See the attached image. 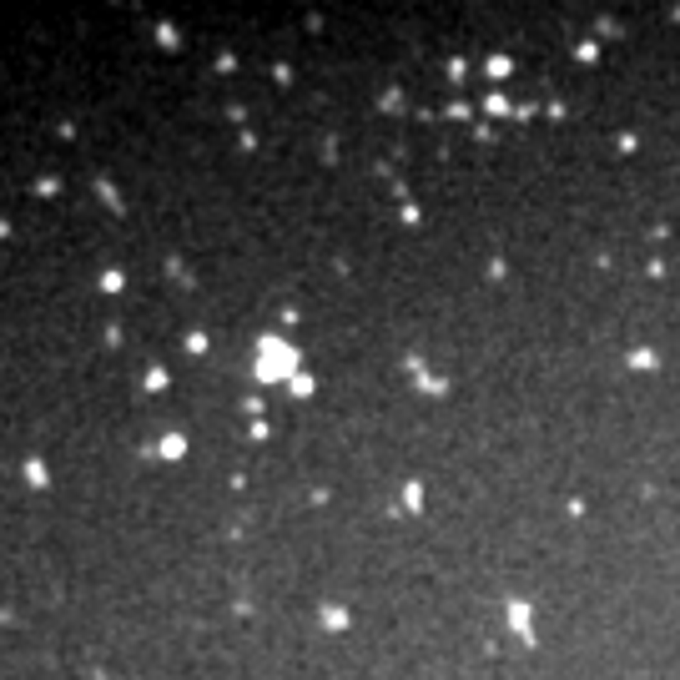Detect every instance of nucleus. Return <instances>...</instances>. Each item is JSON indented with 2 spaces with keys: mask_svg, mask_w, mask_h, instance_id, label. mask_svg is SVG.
<instances>
[{
  "mask_svg": "<svg viewBox=\"0 0 680 680\" xmlns=\"http://www.w3.org/2000/svg\"><path fill=\"white\" fill-rule=\"evenodd\" d=\"M146 388H151V393H161V388H166V373H161V368H151V373H146Z\"/></svg>",
  "mask_w": 680,
  "mask_h": 680,
  "instance_id": "6",
  "label": "nucleus"
},
{
  "mask_svg": "<svg viewBox=\"0 0 680 680\" xmlns=\"http://www.w3.org/2000/svg\"><path fill=\"white\" fill-rule=\"evenodd\" d=\"M21 474H26V484H31V489H45V484H50V469H45L41 459H26V469H21Z\"/></svg>",
  "mask_w": 680,
  "mask_h": 680,
  "instance_id": "1",
  "label": "nucleus"
},
{
  "mask_svg": "<svg viewBox=\"0 0 680 680\" xmlns=\"http://www.w3.org/2000/svg\"><path fill=\"white\" fill-rule=\"evenodd\" d=\"M96 197H101V202H106L111 212H122V197H117V187H111L106 177H96Z\"/></svg>",
  "mask_w": 680,
  "mask_h": 680,
  "instance_id": "2",
  "label": "nucleus"
},
{
  "mask_svg": "<svg viewBox=\"0 0 680 680\" xmlns=\"http://www.w3.org/2000/svg\"><path fill=\"white\" fill-rule=\"evenodd\" d=\"M36 192H41V197H55V192H61V182H55V177H41Z\"/></svg>",
  "mask_w": 680,
  "mask_h": 680,
  "instance_id": "5",
  "label": "nucleus"
},
{
  "mask_svg": "<svg viewBox=\"0 0 680 680\" xmlns=\"http://www.w3.org/2000/svg\"><path fill=\"white\" fill-rule=\"evenodd\" d=\"M6 237H11V222H6V217H0V242H6Z\"/></svg>",
  "mask_w": 680,
  "mask_h": 680,
  "instance_id": "7",
  "label": "nucleus"
},
{
  "mask_svg": "<svg viewBox=\"0 0 680 680\" xmlns=\"http://www.w3.org/2000/svg\"><path fill=\"white\" fill-rule=\"evenodd\" d=\"M182 448H187V438H182V433H172V438H161V448H156V453H161V459H182Z\"/></svg>",
  "mask_w": 680,
  "mask_h": 680,
  "instance_id": "3",
  "label": "nucleus"
},
{
  "mask_svg": "<svg viewBox=\"0 0 680 680\" xmlns=\"http://www.w3.org/2000/svg\"><path fill=\"white\" fill-rule=\"evenodd\" d=\"M122 282H126L122 272H101V293H122Z\"/></svg>",
  "mask_w": 680,
  "mask_h": 680,
  "instance_id": "4",
  "label": "nucleus"
}]
</instances>
